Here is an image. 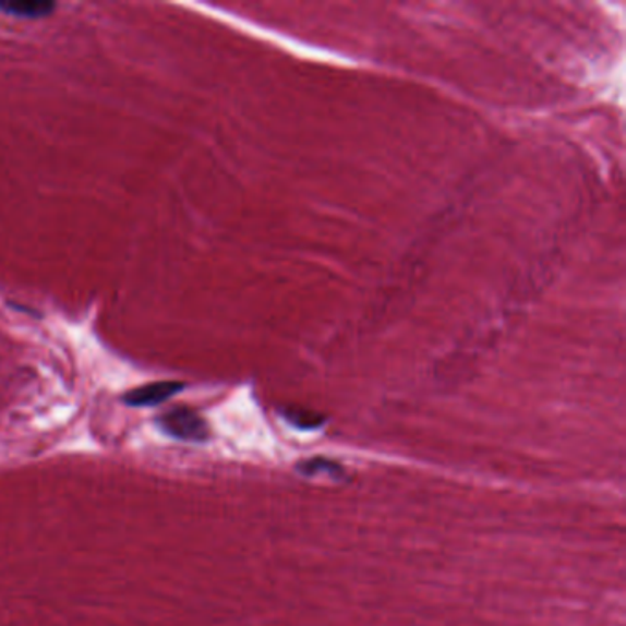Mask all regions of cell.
<instances>
[{
	"label": "cell",
	"instance_id": "4",
	"mask_svg": "<svg viewBox=\"0 0 626 626\" xmlns=\"http://www.w3.org/2000/svg\"><path fill=\"white\" fill-rule=\"evenodd\" d=\"M287 418H289L292 423H297L300 429H314V426L320 423L318 416H314V413L302 412V410H300L298 413L289 412L287 413Z\"/></svg>",
	"mask_w": 626,
	"mask_h": 626
},
{
	"label": "cell",
	"instance_id": "3",
	"mask_svg": "<svg viewBox=\"0 0 626 626\" xmlns=\"http://www.w3.org/2000/svg\"><path fill=\"white\" fill-rule=\"evenodd\" d=\"M53 2H39V0H12V2H0V12L13 17L43 19L56 12Z\"/></svg>",
	"mask_w": 626,
	"mask_h": 626
},
{
	"label": "cell",
	"instance_id": "1",
	"mask_svg": "<svg viewBox=\"0 0 626 626\" xmlns=\"http://www.w3.org/2000/svg\"><path fill=\"white\" fill-rule=\"evenodd\" d=\"M157 424L162 432L174 440L190 441V443H203L208 440V424L192 408H171L169 412L158 416Z\"/></svg>",
	"mask_w": 626,
	"mask_h": 626
},
{
	"label": "cell",
	"instance_id": "2",
	"mask_svg": "<svg viewBox=\"0 0 626 626\" xmlns=\"http://www.w3.org/2000/svg\"><path fill=\"white\" fill-rule=\"evenodd\" d=\"M186 384L177 383V381H164V383L145 384L140 388L131 389L123 395V402L128 407L145 408L158 407L166 400L171 399L173 395L180 394Z\"/></svg>",
	"mask_w": 626,
	"mask_h": 626
}]
</instances>
